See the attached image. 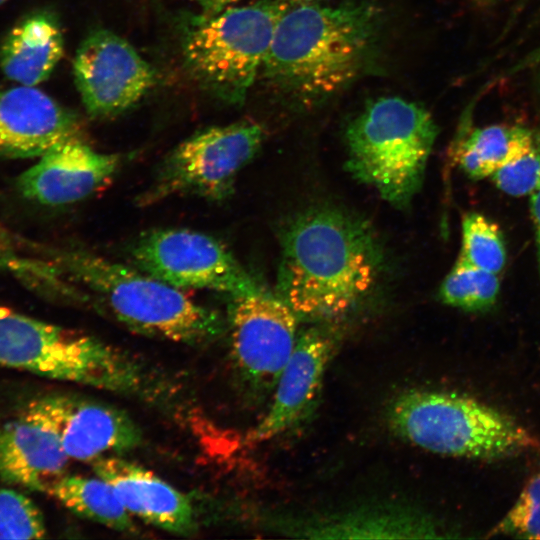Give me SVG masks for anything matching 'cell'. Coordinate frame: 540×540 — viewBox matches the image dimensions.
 I'll list each match as a JSON object with an SVG mask.
<instances>
[{"label":"cell","instance_id":"13","mask_svg":"<svg viewBox=\"0 0 540 540\" xmlns=\"http://www.w3.org/2000/svg\"><path fill=\"white\" fill-rule=\"evenodd\" d=\"M336 348L331 330L311 328L295 348L274 387L268 411L248 435L251 443L270 440L304 420L315 407L324 374Z\"/></svg>","mask_w":540,"mask_h":540},{"label":"cell","instance_id":"14","mask_svg":"<svg viewBox=\"0 0 540 540\" xmlns=\"http://www.w3.org/2000/svg\"><path fill=\"white\" fill-rule=\"evenodd\" d=\"M119 165L117 155L98 152L83 139H74L41 155L19 176L17 188L23 197L42 205L71 204L105 186Z\"/></svg>","mask_w":540,"mask_h":540},{"label":"cell","instance_id":"3","mask_svg":"<svg viewBox=\"0 0 540 540\" xmlns=\"http://www.w3.org/2000/svg\"><path fill=\"white\" fill-rule=\"evenodd\" d=\"M43 252L71 281L95 292L116 319L135 332L197 345L215 340L224 330L216 312L141 270L78 249L44 246Z\"/></svg>","mask_w":540,"mask_h":540},{"label":"cell","instance_id":"22","mask_svg":"<svg viewBox=\"0 0 540 540\" xmlns=\"http://www.w3.org/2000/svg\"><path fill=\"white\" fill-rule=\"evenodd\" d=\"M78 516L120 532L133 533L136 526L113 487L104 479L63 475L48 490Z\"/></svg>","mask_w":540,"mask_h":540},{"label":"cell","instance_id":"4","mask_svg":"<svg viewBox=\"0 0 540 540\" xmlns=\"http://www.w3.org/2000/svg\"><path fill=\"white\" fill-rule=\"evenodd\" d=\"M437 133L420 104L381 97L347 128L348 171L389 203L405 206L421 186Z\"/></svg>","mask_w":540,"mask_h":540},{"label":"cell","instance_id":"17","mask_svg":"<svg viewBox=\"0 0 540 540\" xmlns=\"http://www.w3.org/2000/svg\"><path fill=\"white\" fill-rule=\"evenodd\" d=\"M92 466L95 474L113 487L131 515L178 535L196 531L190 499L152 471L113 456H101L92 461Z\"/></svg>","mask_w":540,"mask_h":540},{"label":"cell","instance_id":"30","mask_svg":"<svg viewBox=\"0 0 540 540\" xmlns=\"http://www.w3.org/2000/svg\"><path fill=\"white\" fill-rule=\"evenodd\" d=\"M472 1H474L476 4L488 5V4L493 3L495 0H472Z\"/></svg>","mask_w":540,"mask_h":540},{"label":"cell","instance_id":"32","mask_svg":"<svg viewBox=\"0 0 540 540\" xmlns=\"http://www.w3.org/2000/svg\"><path fill=\"white\" fill-rule=\"evenodd\" d=\"M7 0H0V5L6 2Z\"/></svg>","mask_w":540,"mask_h":540},{"label":"cell","instance_id":"20","mask_svg":"<svg viewBox=\"0 0 540 540\" xmlns=\"http://www.w3.org/2000/svg\"><path fill=\"white\" fill-rule=\"evenodd\" d=\"M0 273L16 279L29 290L44 297L82 300L70 279L40 251L14 235L0 223Z\"/></svg>","mask_w":540,"mask_h":540},{"label":"cell","instance_id":"26","mask_svg":"<svg viewBox=\"0 0 540 540\" xmlns=\"http://www.w3.org/2000/svg\"><path fill=\"white\" fill-rule=\"evenodd\" d=\"M540 540V472L531 478L491 535Z\"/></svg>","mask_w":540,"mask_h":540},{"label":"cell","instance_id":"16","mask_svg":"<svg viewBox=\"0 0 540 540\" xmlns=\"http://www.w3.org/2000/svg\"><path fill=\"white\" fill-rule=\"evenodd\" d=\"M69 457L40 408L31 400L0 428V479L47 493L63 475Z\"/></svg>","mask_w":540,"mask_h":540},{"label":"cell","instance_id":"21","mask_svg":"<svg viewBox=\"0 0 540 540\" xmlns=\"http://www.w3.org/2000/svg\"><path fill=\"white\" fill-rule=\"evenodd\" d=\"M535 147L533 134L520 126L491 125L473 130L458 146L460 168L473 179L491 176Z\"/></svg>","mask_w":540,"mask_h":540},{"label":"cell","instance_id":"25","mask_svg":"<svg viewBox=\"0 0 540 540\" xmlns=\"http://www.w3.org/2000/svg\"><path fill=\"white\" fill-rule=\"evenodd\" d=\"M43 515L25 494L0 487V539H42Z\"/></svg>","mask_w":540,"mask_h":540},{"label":"cell","instance_id":"18","mask_svg":"<svg viewBox=\"0 0 540 540\" xmlns=\"http://www.w3.org/2000/svg\"><path fill=\"white\" fill-rule=\"evenodd\" d=\"M57 18L36 11L22 18L0 47V68L7 78L25 86L46 80L63 54Z\"/></svg>","mask_w":540,"mask_h":540},{"label":"cell","instance_id":"27","mask_svg":"<svg viewBox=\"0 0 540 540\" xmlns=\"http://www.w3.org/2000/svg\"><path fill=\"white\" fill-rule=\"evenodd\" d=\"M491 178L498 189L510 196L532 194L540 185V146L503 165Z\"/></svg>","mask_w":540,"mask_h":540},{"label":"cell","instance_id":"29","mask_svg":"<svg viewBox=\"0 0 540 540\" xmlns=\"http://www.w3.org/2000/svg\"><path fill=\"white\" fill-rule=\"evenodd\" d=\"M531 212L533 216V222L536 231V240L538 248V258L540 265V185L538 188L531 194Z\"/></svg>","mask_w":540,"mask_h":540},{"label":"cell","instance_id":"19","mask_svg":"<svg viewBox=\"0 0 540 540\" xmlns=\"http://www.w3.org/2000/svg\"><path fill=\"white\" fill-rule=\"evenodd\" d=\"M288 532L309 538H427L437 529L433 523L412 510L394 507H369L339 515L307 519L289 524ZM436 536V535H435Z\"/></svg>","mask_w":540,"mask_h":540},{"label":"cell","instance_id":"31","mask_svg":"<svg viewBox=\"0 0 540 540\" xmlns=\"http://www.w3.org/2000/svg\"><path fill=\"white\" fill-rule=\"evenodd\" d=\"M289 1L294 2V3H305V2H314L317 0H289Z\"/></svg>","mask_w":540,"mask_h":540},{"label":"cell","instance_id":"15","mask_svg":"<svg viewBox=\"0 0 540 540\" xmlns=\"http://www.w3.org/2000/svg\"><path fill=\"white\" fill-rule=\"evenodd\" d=\"M82 138L77 117L35 86L0 91V157H40Z\"/></svg>","mask_w":540,"mask_h":540},{"label":"cell","instance_id":"12","mask_svg":"<svg viewBox=\"0 0 540 540\" xmlns=\"http://www.w3.org/2000/svg\"><path fill=\"white\" fill-rule=\"evenodd\" d=\"M56 431L69 459L94 461L106 452H122L140 444L141 432L122 410L73 395L34 399Z\"/></svg>","mask_w":540,"mask_h":540},{"label":"cell","instance_id":"10","mask_svg":"<svg viewBox=\"0 0 540 540\" xmlns=\"http://www.w3.org/2000/svg\"><path fill=\"white\" fill-rule=\"evenodd\" d=\"M228 323L236 368L252 388L273 390L297 342L298 316L276 294L231 297Z\"/></svg>","mask_w":540,"mask_h":540},{"label":"cell","instance_id":"11","mask_svg":"<svg viewBox=\"0 0 540 540\" xmlns=\"http://www.w3.org/2000/svg\"><path fill=\"white\" fill-rule=\"evenodd\" d=\"M73 71L87 113L118 115L136 104L154 83L149 64L115 33L92 31L77 49Z\"/></svg>","mask_w":540,"mask_h":540},{"label":"cell","instance_id":"9","mask_svg":"<svg viewBox=\"0 0 540 540\" xmlns=\"http://www.w3.org/2000/svg\"><path fill=\"white\" fill-rule=\"evenodd\" d=\"M139 270L176 288L207 289L231 297L262 287L220 241L189 229L154 230L132 249Z\"/></svg>","mask_w":540,"mask_h":540},{"label":"cell","instance_id":"6","mask_svg":"<svg viewBox=\"0 0 540 540\" xmlns=\"http://www.w3.org/2000/svg\"><path fill=\"white\" fill-rule=\"evenodd\" d=\"M0 366L116 393L142 390L145 374L94 336L0 305Z\"/></svg>","mask_w":540,"mask_h":540},{"label":"cell","instance_id":"7","mask_svg":"<svg viewBox=\"0 0 540 540\" xmlns=\"http://www.w3.org/2000/svg\"><path fill=\"white\" fill-rule=\"evenodd\" d=\"M288 6L284 0H259L229 7L210 18L200 17L183 42L184 60L192 76L221 100L242 103Z\"/></svg>","mask_w":540,"mask_h":540},{"label":"cell","instance_id":"2","mask_svg":"<svg viewBox=\"0 0 540 540\" xmlns=\"http://www.w3.org/2000/svg\"><path fill=\"white\" fill-rule=\"evenodd\" d=\"M378 15L364 1L288 6L274 30L263 75L302 106L331 97L362 72L376 40Z\"/></svg>","mask_w":540,"mask_h":540},{"label":"cell","instance_id":"23","mask_svg":"<svg viewBox=\"0 0 540 540\" xmlns=\"http://www.w3.org/2000/svg\"><path fill=\"white\" fill-rule=\"evenodd\" d=\"M500 290L498 274L458 259L440 288L441 300L452 307L478 312L491 308Z\"/></svg>","mask_w":540,"mask_h":540},{"label":"cell","instance_id":"28","mask_svg":"<svg viewBox=\"0 0 540 540\" xmlns=\"http://www.w3.org/2000/svg\"><path fill=\"white\" fill-rule=\"evenodd\" d=\"M201 8V17L210 18L213 17L225 9L229 8L232 4L237 3L240 0H196Z\"/></svg>","mask_w":540,"mask_h":540},{"label":"cell","instance_id":"5","mask_svg":"<svg viewBox=\"0 0 540 540\" xmlns=\"http://www.w3.org/2000/svg\"><path fill=\"white\" fill-rule=\"evenodd\" d=\"M388 420L398 437L445 456L496 459L539 446L510 417L453 392L407 390L391 403Z\"/></svg>","mask_w":540,"mask_h":540},{"label":"cell","instance_id":"8","mask_svg":"<svg viewBox=\"0 0 540 540\" xmlns=\"http://www.w3.org/2000/svg\"><path fill=\"white\" fill-rule=\"evenodd\" d=\"M263 140L262 127L249 120L194 134L165 158L139 204L149 205L179 194L210 200L227 197L236 175L258 152Z\"/></svg>","mask_w":540,"mask_h":540},{"label":"cell","instance_id":"24","mask_svg":"<svg viewBox=\"0 0 540 540\" xmlns=\"http://www.w3.org/2000/svg\"><path fill=\"white\" fill-rule=\"evenodd\" d=\"M459 258L499 274L506 264L507 255L498 225L481 213L466 214L462 221V249Z\"/></svg>","mask_w":540,"mask_h":540},{"label":"cell","instance_id":"1","mask_svg":"<svg viewBox=\"0 0 540 540\" xmlns=\"http://www.w3.org/2000/svg\"><path fill=\"white\" fill-rule=\"evenodd\" d=\"M382 262L378 239L364 220L335 208L309 209L282 232L277 295L298 318L335 319L372 292Z\"/></svg>","mask_w":540,"mask_h":540}]
</instances>
